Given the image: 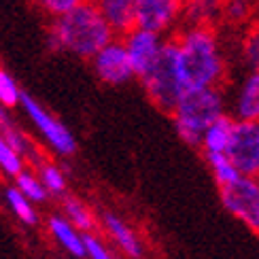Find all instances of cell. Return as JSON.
<instances>
[{
    "mask_svg": "<svg viewBox=\"0 0 259 259\" xmlns=\"http://www.w3.org/2000/svg\"><path fill=\"white\" fill-rule=\"evenodd\" d=\"M175 47L183 92L196 88H219L225 77V60L212 26L189 24L175 38Z\"/></svg>",
    "mask_w": 259,
    "mask_h": 259,
    "instance_id": "6da1fadb",
    "label": "cell"
},
{
    "mask_svg": "<svg viewBox=\"0 0 259 259\" xmlns=\"http://www.w3.org/2000/svg\"><path fill=\"white\" fill-rule=\"evenodd\" d=\"M113 30L98 13L92 0H83L68 13L53 17L49 30V47L51 51H66L77 58L90 60L98 49L113 40Z\"/></svg>",
    "mask_w": 259,
    "mask_h": 259,
    "instance_id": "7a4b0ae2",
    "label": "cell"
},
{
    "mask_svg": "<svg viewBox=\"0 0 259 259\" xmlns=\"http://www.w3.org/2000/svg\"><path fill=\"white\" fill-rule=\"evenodd\" d=\"M225 113L228 104L221 88H196L181 94L170 115L179 138L185 145L200 149L204 130Z\"/></svg>",
    "mask_w": 259,
    "mask_h": 259,
    "instance_id": "3957f363",
    "label": "cell"
},
{
    "mask_svg": "<svg viewBox=\"0 0 259 259\" xmlns=\"http://www.w3.org/2000/svg\"><path fill=\"white\" fill-rule=\"evenodd\" d=\"M143 90L149 96L157 109L172 113L177 100L183 94V85L179 81V70H177V47L175 40H166L164 49H161L157 62L151 66V70L140 77Z\"/></svg>",
    "mask_w": 259,
    "mask_h": 259,
    "instance_id": "277c9868",
    "label": "cell"
},
{
    "mask_svg": "<svg viewBox=\"0 0 259 259\" xmlns=\"http://www.w3.org/2000/svg\"><path fill=\"white\" fill-rule=\"evenodd\" d=\"M219 200L234 219L259 234V179L240 175L232 183L219 185Z\"/></svg>",
    "mask_w": 259,
    "mask_h": 259,
    "instance_id": "5b68a950",
    "label": "cell"
},
{
    "mask_svg": "<svg viewBox=\"0 0 259 259\" xmlns=\"http://www.w3.org/2000/svg\"><path fill=\"white\" fill-rule=\"evenodd\" d=\"M19 106L28 115V119L34 123V127L40 132V136L45 138V143L56 151L58 155H62V157L74 155V151H77V138H74V134L58 119V117H53L45 106L26 92H21Z\"/></svg>",
    "mask_w": 259,
    "mask_h": 259,
    "instance_id": "8992f818",
    "label": "cell"
},
{
    "mask_svg": "<svg viewBox=\"0 0 259 259\" xmlns=\"http://www.w3.org/2000/svg\"><path fill=\"white\" fill-rule=\"evenodd\" d=\"M225 155L244 177H259V121H236Z\"/></svg>",
    "mask_w": 259,
    "mask_h": 259,
    "instance_id": "52a82bcc",
    "label": "cell"
},
{
    "mask_svg": "<svg viewBox=\"0 0 259 259\" xmlns=\"http://www.w3.org/2000/svg\"><path fill=\"white\" fill-rule=\"evenodd\" d=\"M90 60H92V68L96 72V77L106 85L117 88V85H125L134 79V68L130 64L123 40H115V38L109 40Z\"/></svg>",
    "mask_w": 259,
    "mask_h": 259,
    "instance_id": "ba28073f",
    "label": "cell"
},
{
    "mask_svg": "<svg viewBox=\"0 0 259 259\" xmlns=\"http://www.w3.org/2000/svg\"><path fill=\"white\" fill-rule=\"evenodd\" d=\"M185 11V0H134L136 28L157 32L172 30Z\"/></svg>",
    "mask_w": 259,
    "mask_h": 259,
    "instance_id": "9c48e42d",
    "label": "cell"
},
{
    "mask_svg": "<svg viewBox=\"0 0 259 259\" xmlns=\"http://www.w3.org/2000/svg\"><path fill=\"white\" fill-rule=\"evenodd\" d=\"M164 38L157 32L143 30V28H134L130 30L123 36V45L127 51L130 64L134 68V77H145L151 70V66L157 62L161 49H164Z\"/></svg>",
    "mask_w": 259,
    "mask_h": 259,
    "instance_id": "30bf717a",
    "label": "cell"
},
{
    "mask_svg": "<svg viewBox=\"0 0 259 259\" xmlns=\"http://www.w3.org/2000/svg\"><path fill=\"white\" fill-rule=\"evenodd\" d=\"M230 115L236 121H259V70H249L242 77Z\"/></svg>",
    "mask_w": 259,
    "mask_h": 259,
    "instance_id": "8fae6325",
    "label": "cell"
},
{
    "mask_svg": "<svg viewBox=\"0 0 259 259\" xmlns=\"http://www.w3.org/2000/svg\"><path fill=\"white\" fill-rule=\"evenodd\" d=\"M98 13L113 30V34L125 36L130 30L136 28L134 17V0H92Z\"/></svg>",
    "mask_w": 259,
    "mask_h": 259,
    "instance_id": "7c38bea8",
    "label": "cell"
},
{
    "mask_svg": "<svg viewBox=\"0 0 259 259\" xmlns=\"http://www.w3.org/2000/svg\"><path fill=\"white\" fill-rule=\"evenodd\" d=\"M47 232L68 255H72L74 259H85L83 232L74 228L64 214H51L47 219Z\"/></svg>",
    "mask_w": 259,
    "mask_h": 259,
    "instance_id": "4fadbf2b",
    "label": "cell"
},
{
    "mask_svg": "<svg viewBox=\"0 0 259 259\" xmlns=\"http://www.w3.org/2000/svg\"><path fill=\"white\" fill-rule=\"evenodd\" d=\"M102 225H104L106 234L111 236V240L121 249V253H125L130 259L143 257V253H145L143 242H140L136 232L130 228L121 217H117V214H113V212H106L102 217Z\"/></svg>",
    "mask_w": 259,
    "mask_h": 259,
    "instance_id": "5bb4252c",
    "label": "cell"
},
{
    "mask_svg": "<svg viewBox=\"0 0 259 259\" xmlns=\"http://www.w3.org/2000/svg\"><path fill=\"white\" fill-rule=\"evenodd\" d=\"M232 127H234V117L232 115H221L217 121H212L202 134V143L200 149L204 153H225L232 136Z\"/></svg>",
    "mask_w": 259,
    "mask_h": 259,
    "instance_id": "9a60e30c",
    "label": "cell"
},
{
    "mask_svg": "<svg viewBox=\"0 0 259 259\" xmlns=\"http://www.w3.org/2000/svg\"><path fill=\"white\" fill-rule=\"evenodd\" d=\"M3 196H5L7 208L13 212V217H15L19 223L30 225V228L38 223V212H36V208H34V202H30L15 185H13V187H5Z\"/></svg>",
    "mask_w": 259,
    "mask_h": 259,
    "instance_id": "2e32d148",
    "label": "cell"
},
{
    "mask_svg": "<svg viewBox=\"0 0 259 259\" xmlns=\"http://www.w3.org/2000/svg\"><path fill=\"white\" fill-rule=\"evenodd\" d=\"M183 17H187L189 24L212 26L214 19L223 17V0H185Z\"/></svg>",
    "mask_w": 259,
    "mask_h": 259,
    "instance_id": "e0dca14e",
    "label": "cell"
},
{
    "mask_svg": "<svg viewBox=\"0 0 259 259\" xmlns=\"http://www.w3.org/2000/svg\"><path fill=\"white\" fill-rule=\"evenodd\" d=\"M64 198V217H66L79 232H94L96 230V217L90 206L83 200L74 196H62Z\"/></svg>",
    "mask_w": 259,
    "mask_h": 259,
    "instance_id": "ac0fdd59",
    "label": "cell"
},
{
    "mask_svg": "<svg viewBox=\"0 0 259 259\" xmlns=\"http://www.w3.org/2000/svg\"><path fill=\"white\" fill-rule=\"evenodd\" d=\"M36 177L40 179L49 196H66V177L53 161H38Z\"/></svg>",
    "mask_w": 259,
    "mask_h": 259,
    "instance_id": "d6986e66",
    "label": "cell"
},
{
    "mask_svg": "<svg viewBox=\"0 0 259 259\" xmlns=\"http://www.w3.org/2000/svg\"><path fill=\"white\" fill-rule=\"evenodd\" d=\"M15 187L24 193L30 202H34V204H40V202H45L49 198V193H47L45 187H42L40 179L36 175H32V172L26 170V168L15 177Z\"/></svg>",
    "mask_w": 259,
    "mask_h": 259,
    "instance_id": "ffe728a7",
    "label": "cell"
},
{
    "mask_svg": "<svg viewBox=\"0 0 259 259\" xmlns=\"http://www.w3.org/2000/svg\"><path fill=\"white\" fill-rule=\"evenodd\" d=\"M204 157H206V164L214 181H217V185H225V183H232L234 179L240 177V172L234 168V164L225 153H204Z\"/></svg>",
    "mask_w": 259,
    "mask_h": 259,
    "instance_id": "44dd1931",
    "label": "cell"
},
{
    "mask_svg": "<svg viewBox=\"0 0 259 259\" xmlns=\"http://www.w3.org/2000/svg\"><path fill=\"white\" fill-rule=\"evenodd\" d=\"M21 170H24V157H21L5 140V136L0 134V172L11 177V179H15Z\"/></svg>",
    "mask_w": 259,
    "mask_h": 259,
    "instance_id": "7402d4cb",
    "label": "cell"
},
{
    "mask_svg": "<svg viewBox=\"0 0 259 259\" xmlns=\"http://www.w3.org/2000/svg\"><path fill=\"white\" fill-rule=\"evenodd\" d=\"M19 98H21L19 85L5 68H0V106L3 109H13V106L19 104Z\"/></svg>",
    "mask_w": 259,
    "mask_h": 259,
    "instance_id": "603a6c76",
    "label": "cell"
},
{
    "mask_svg": "<svg viewBox=\"0 0 259 259\" xmlns=\"http://www.w3.org/2000/svg\"><path fill=\"white\" fill-rule=\"evenodd\" d=\"M242 60L249 70H259V32L257 28L242 40Z\"/></svg>",
    "mask_w": 259,
    "mask_h": 259,
    "instance_id": "cb8c5ba5",
    "label": "cell"
},
{
    "mask_svg": "<svg viewBox=\"0 0 259 259\" xmlns=\"http://www.w3.org/2000/svg\"><path fill=\"white\" fill-rule=\"evenodd\" d=\"M251 15V3L249 0H223V17L234 21V24H242Z\"/></svg>",
    "mask_w": 259,
    "mask_h": 259,
    "instance_id": "d4e9b609",
    "label": "cell"
},
{
    "mask_svg": "<svg viewBox=\"0 0 259 259\" xmlns=\"http://www.w3.org/2000/svg\"><path fill=\"white\" fill-rule=\"evenodd\" d=\"M83 244H85V257L88 259H115L111 251L104 246V242L94 232L83 234Z\"/></svg>",
    "mask_w": 259,
    "mask_h": 259,
    "instance_id": "484cf974",
    "label": "cell"
},
{
    "mask_svg": "<svg viewBox=\"0 0 259 259\" xmlns=\"http://www.w3.org/2000/svg\"><path fill=\"white\" fill-rule=\"evenodd\" d=\"M34 3L49 17H60L64 13H68L70 9H74L79 3H83V0H34Z\"/></svg>",
    "mask_w": 259,
    "mask_h": 259,
    "instance_id": "4316f807",
    "label": "cell"
},
{
    "mask_svg": "<svg viewBox=\"0 0 259 259\" xmlns=\"http://www.w3.org/2000/svg\"><path fill=\"white\" fill-rule=\"evenodd\" d=\"M257 32H259V26H257Z\"/></svg>",
    "mask_w": 259,
    "mask_h": 259,
    "instance_id": "83f0119b",
    "label": "cell"
},
{
    "mask_svg": "<svg viewBox=\"0 0 259 259\" xmlns=\"http://www.w3.org/2000/svg\"><path fill=\"white\" fill-rule=\"evenodd\" d=\"M257 179H259V177H257Z\"/></svg>",
    "mask_w": 259,
    "mask_h": 259,
    "instance_id": "f1b7e54d",
    "label": "cell"
}]
</instances>
